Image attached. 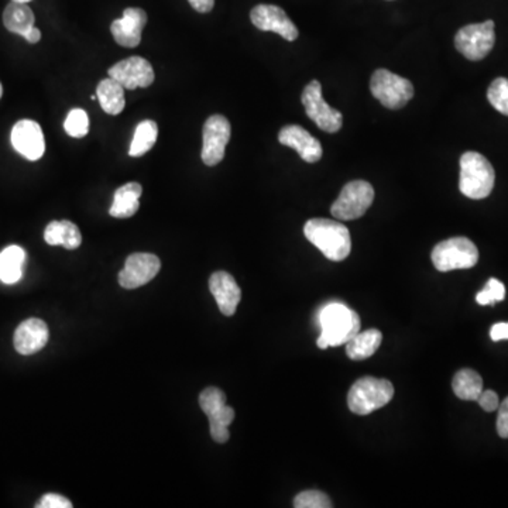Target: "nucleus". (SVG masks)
I'll return each instance as SVG.
<instances>
[{"label": "nucleus", "mask_w": 508, "mask_h": 508, "mask_svg": "<svg viewBox=\"0 0 508 508\" xmlns=\"http://www.w3.org/2000/svg\"><path fill=\"white\" fill-rule=\"evenodd\" d=\"M321 337L317 345L319 349L346 345L360 332V318L356 312L340 302L325 305L319 312Z\"/></svg>", "instance_id": "f257e3e1"}, {"label": "nucleus", "mask_w": 508, "mask_h": 508, "mask_svg": "<svg viewBox=\"0 0 508 508\" xmlns=\"http://www.w3.org/2000/svg\"><path fill=\"white\" fill-rule=\"evenodd\" d=\"M304 235L315 247L321 250L327 259L332 262H342L346 259L352 250L349 229L337 220L315 219L308 220L304 226Z\"/></svg>", "instance_id": "f03ea898"}, {"label": "nucleus", "mask_w": 508, "mask_h": 508, "mask_svg": "<svg viewBox=\"0 0 508 508\" xmlns=\"http://www.w3.org/2000/svg\"><path fill=\"white\" fill-rule=\"evenodd\" d=\"M495 172L489 160L476 152L460 157L459 189L470 199H483L492 194Z\"/></svg>", "instance_id": "7ed1b4c3"}, {"label": "nucleus", "mask_w": 508, "mask_h": 508, "mask_svg": "<svg viewBox=\"0 0 508 508\" xmlns=\"http://www.w3.org/2000/svg\"><path fill=\"white\" fill-rule=\"evenodd\" d=\"M394 387L392 382L375 377H362L350 387L347 407L357 415H369L392 402Z\"/></svg>", "instance_id": "20e7f679"}, {"label": "nucleus", "mask_w": 508, "mask_h": 508, "mask_svg": "<svg viewBox=\"0 0 508 508\" xmlns=\"http://www.w3.org/2000/svg\"><path fill=\"white\" fill-rule=\"evenodd\" d=\"M430 257L438 272L466 270L476 266L479 262V250L467 237H450L438 243Z\"/></svg>", "instance_id": "39448f33"}, {"label": "nucleus", "mask_w": 508, "mask_h": 508, "mask_svg": "<svg viewBox=\"0 0 508 508\" xmlns=\"http://www.w3.org/2000/svg\"><path fill=\"white\" fill-rule=\"evenodd\" d=\"M370 91L383 106L393 110L402 109L414 97L411 82L384 69H377L373 74Z\"/></svg>", "instance_id": "423d86ee"}, {"label": "nucleus", "mask_w": 508, "mask_h": 508, "mask_svg": "<svg viewBox=\"0 0 508 508\" xmlns=\"http://www.w3.org/2000/svg\"><path fill=\"white\" fill-rule=\"evenodd\" d=\"M199 407L209 420L211 437L217 444H225L230 438L229 425L234 422V408L226 405V395L217 387H208L199 394Z\"/></svg>", "instance_id": "0eeeda50"}, {"label": "nucleus", "mask_w": 508, "mask_h": 508, "mask_svg": "<svg viewBox=\"0 0 508 508\" xmlns=\"http://www.w3.org/2000/svg\"><path fill=\"white\" fill-rule=\"evenodd\" d=\"M374 201L372 184L362 180L345 185L337 201L330 208V214L339 220H355L366 214Z\"/></svg>", "instance_id": "6e6552de"}, {"label": "nucleus", "mask_w": 508, "mask_h": 508, "mask_svg": "<svg viewBox=\"0 0 508 508\" xmlns=\"http://www.w3.org/2000/svg\"><path fill=\"white\" fill-rule=\"evenodd\" d=\"M495 42L494 22L469 24L462 27L455 36V46L470 61H480L492 51Z\"/></svg>", "instance_id": "1a4fd4ad"}, {"label": "nucleus", "mask_w": 508, "mask_h": 508, "mask_svg": "<svg viewBox=\"0 0 508 508\" xmlns=\"http://www.w3.org/2000/svg\"><path fill=\"white\" fill-rule=\"evenodd\" d=\"M301 101L308 117L319 129L328 132V134L339 132L340 127L344 125L342 114L325 102L324 97H322L321 82L317 81V79L309 82L302 92Z\"/></svg>", "instance_id": "9d476101"}, {"label": "nucleus", "mask_w": 508, "mask_h": 508, "mask_svg": "<svg viewBox=\"0 0 508 508\" xmlns=\"http://www.w3.org/2000/svg\"><path fill=\"white\" fill-rule=\"evenodd\" d=\"M230 134H232V127L229 120L222 115H214L205 122L204 146L201 152L204 164L214 167L224 160Z\"/></svg>", "instance_id": "9b49d317"}, {"label": "nucleus", "mask_w": 508, "mask_h": 508, "mask_svg": "<svg viewBox=\"0 0 508 508\" xmlns=\"http://www.w3.org/2000/svg\"><path fill=\"white\" fill-rule=\"evenodd\" d=\"M162 269V262L152 253H134L127 257L122 272H119V284L127 290L139 289L152 282Z\"/></svg>", "instance_id": "f8f14e48"}, {"label": "nucleus", "mask_w": 508, "mask_h": 508, "mask_svg": "<svg viewBox=\"0 0 508 508\" xmlns=\"http://www.w3.org/2000/svg\"><path fill=\"white\" fill-rule=\"evenodd\" d=\"M10 140L14 150L30 162L42 159L46 152L44 134L40 125L34 120L24 119L17 122L12 129Z\"/></svg>", "instance_id": "ddd939ff"}, {"label": "nucleus", "mask_w": 508, "mask_h": 508, "mask_svg": "<svg viewBox=\"0 0 508 508\" xmlns=\"http://www.w3.org/2000/svg\"><path fill=\"white\" fill-rule=\"evenodd\" d=\"M252 23L263 32H277L287 42L298 39V29L282 7L274 5H259L250 12Z\"/></svg>", "instance_id": "4468645a"}, {"label": "nucleus", "mask_w": 508, "mask_h": 508, "mask_svg": "<svg viewBox=\"0 0 508 508\" xmlns=\"http://www.w3.org/2000/svg\"><path fill=\"white\" fill-rule=\"evenodd\" d=\"M109 77L119 82L125 89H136L150 87L154 82V69L147 60L129 57L115 64L109 69Z\"/></svg>", "instance_id": "2eb2a0df"}, {"label": "nucleus", "mask_w": 508, "mask_h": 508, "mask_svg": "<svg viewBox=\"0 0 508 508\" xmlns=\"http://www.w3.org/2000/svg\"><path fill=\"white\" fill-rule=\"evenodd\" d=\"M147 24V14L139 7H129L124 16L110 24L115 42L122 47L134 49L142 42V32Z\"/></svg>", "instance_id": "dca6fc26"}, {"label": "nucleus", "mask_w": 508, "mask_h": 508, "mask_svg": "<svg viewBox=\"0 0 508 508\" xmlns=\"http://www.w3.org/2000/svg\"><path fill=\"white\" fill-rule=\"evenodd\" d=\"M279 142L282 146L291 147L300 154L304 162H317L322 159L324 150L321 143L318 142L309 132L298 125H289L282 127L279 134Z\"/></svg>", "instance_id": "f3484780"}, {"label": "nucleus", "mask_w": 508, "mask_h": 508, "mask_svg": "<svg viewBox=\"0 0 508 508\" xmlns=\"http://www.w3.org/2000/svg\"><path fill=\"white\" fill-rule=\"evenodd\" d=\"M49 342V327L46 322L37 318H30L17 327L14 332V349L23 355L30 356L40 352Z\"/></svg>", "instance_id": "a211bd4d"}, {"label": "nucleus", "mask_w": 508, "mask_h": 508, "mask_svg": "<svg viewBox=\"0 0 508 508\" xmlns=\"http://www.w3.org/2000/svg\"><path fill=\"white\" fill-rule=\"evenodd\" d=\"M209 290L217 300L220 312L226 317H232L236 312L242 298L236 280L226 272H214L209 279Z\"/></svg>", "instance_id": "6ab92c4d"}, {"label": "nucleus", "mask_w": 508, "mask_h": 508, "mask_svg": "<svg viewBox=\"0 0 508 508\" xmlns=\"http://www.w3.org/2000/svg\"><path fill=\"white\" fill-rule=\"evenodd\" d=\"M143 194V188L139 182H129L117 188L115 192L114 202L110 207V217L117 219H127L134 217L140 208V197Z\"/></svg>", "instance_id": "aec40b11"}, {"label": "nucleus", "mask_w": 508, "mask_h": 508, "mask_svg": "<svg viewBox=\"0 0 508 508\" xmlns=\"http://www.w3.org/2000/svg\"><path fill=\"white\" fill-rule=\"evenodd\" d=\"M44 240L50 246L75 250L81 246L82 236L79 226L69 220H52L44 230Z\"/></svg>", "instance_id": "412c9836"}, {"label": "nucleus", "mask_w": 508, "mask_h": 508, "mask_svg": "<svg viewBox=\"0 0 508 508\" xmlns=\"http://www.w3.org/2000/svg\"><path fill=\"white\" fill-rule=\"evenodd\" d=\"M97 97L102 109L107 115L116 116V115L124 112L126 106V99H125V88L115 81L114 79H106L99 82L97 88Z\"/></svg>", "instance_id": "4be33fe9"}, {"label": "nucleus", "mask_w": 508, "mask_h": 508, "mask_svg": "<svg viewBox=\"0 0 508 508\" xmlns=\"http://www.w3.org/2000/svg\"><path fill=\"white\" fill-rule=\"evenodd\" d=\"M26 252L20 246H9L0 253V282L16 284L23 277Z\"/></svg>", "instance_id": "5701e85b"}, {"label": "nucleus", "mask_w": 508, "mask_h": 508, "mask_svg": "<svg viewBox=\"0 0 508 508\" xmlns=\"http://www.w3.org/2000/svg\"><path fill=\"white\" fill-rule=\"evenodd\" d=\"M383 335L380 330L369 329L365 332H357L346 344V353L349 359L365 360L373 356L380 345H382Z\"/></svg>", "instance_id": "b1692460"}, {"label": "nucleus", "mask_w": 508, "mask_h": 508, "mask_svg": "<svg viewBox=\"0 0 508 508\" xmlns=\"http://www.w3.org/2000/svg\"><path fill=\"white\" fill-rule=\"evenodd\" d=\"M34 22H36V17L26 4L12 2L5 9L4 24L10 32L24 36L27 30L34 27Z\"/></svg>", "instance_id": "393cba45"}, {"label": "nucleus", "mask_w": 508, "mask_h": 508, "mask_svg": "<svg viewBox=\"0 0 508 508\" xmlns=\"http://www.w3.org/2000/svg\"><path fill=\"white\" fill-rule=\"evenodd\" d=\"M452 389L457 399L477 402L483 392V380L479 373L472 369H462L455 374Z\"/></svg>", "instance_id": "a878e982"}, {"label": "nucleus", "mask_w": 508, "mask_h": 508, "mask_svg": "<svg viewBox=\"0 0 508 508\" xmlns=\"http://www.w3.org/2000/svg\"><path fill=\"white\" fill-rule=\"evenodd\" d=\"M157 137H159V126L154 120H144L137 125L134 140L130 144L129 156H144L156 144Z\"/></svg>", "instance_id": "bb28decb"}, {"label": "nucleus", "mask_w": 508, "mask_h": 508, "mask_svg": "<svg viewBox=\"0 0 508 508\" xmlns=\"http://www.w3.org/2000/svg\"><path fill=\"white\" fill-rule=\"evenodd\" d=\"M64 129L69 136L74 139H81L89 132V117L84 109H72L65 119Z\"/></svg>", "instance_id": "cd10ccee"}, {"label": "nucleus", "mask_w": 508, "mask_h": 508, "mask_svg": "<svg viewBox=\"0 0 508 508\" xmlns=\"http://www.w3.org/2000/svg\"><path fill=\"white\" fill-rule=\"evenodd\" d=\"M487 99L495 110L508 116V79H494L487 91Z\"/></svg>", "instance_id": "c85d7f7f"}, {"label": "nucleus", "mask_w": 508, "mask_h": 508, "mask_svg": "<svg viewBox=\"0 0 508 508\" xmlns=\"http://www.w3.org/2000/svg\"><path fill=\"white\" fill-rule=\"evenodd\" d=\"M295 508H330L334 507L329 497L319 490H307L300 493L294 499Z\"/></svg>", "instance_id": "c756f323"}, {"label": "nucleus", "mask_w": 508, "mask_h": 508, "mask_svg": "<svg viewBox=\"0 0 508 508\" xmlns=\"http://www.w3.org/2000/svg\"><path fill=\"white\" fill-rule=\"evenodd\" d=\"M504 297V284L499 280L490 279L485 289L476 295V301L479 305H494L495 302L503 301Z\"/></svg>", "instance_id": "7c9ffc66"}, {"label": "nucleus", "mask_w": 508, "mask_h": 508, "mask_svg": "<svg viewBox=\"0 0 508 508\" xmlns=\"http://www.w3.org/2000/svg\"><path fill=\"white\" fill-rule=\"evenodd\" d=\"M37 508H71L72 504L69 499H65L62 495L49 493L44 495L36 504Z\"/></svg>", "instance_id": "2f4dec72"}, {"label": "nucleus", "mask_w": 508, "mask_h": 508, "mask_svg": "<svg viewBox=\"0 0 508 508\" xmlns=\"http://www.w3.org/2000/svg\"><path fill=\"white\" fill-rule=\"evenodd\" d=\"M480 407L487 412H493L499 408L500 400L497 393L493 392V390H483L482 394L479 395L477 399Z\"/></svg>", "instance_id": "473e14b6"}, {"label": "nucleus", "mask_w": 508, "mask_h": 508, "mask_svg": "<svg viewBox=\"0 0 508 508\" xmlns=\"http://www.w3.org/2000/svg\"><path fill=\"white\" fill-rule=\"evenodd\" d=\"M499 417H497V432L500 437L508 438V397L499 405Z\"/></svg>", "instance_id": "72a5a7b5"}, {"label": "nucleus", "mask_w": 508, "mask_h": 508, "mask_svg": "<svg viewBox=\"0 0 508 508\" xmlns=\"http://www.w3.org/2000/svg\"><path fill=\"white\" fill-rule=\"evenodd\" d=\"M490 337L494 342L508 339V322H499V324L493 325L490 330Z\"/></svg>", "instance_id": "f704fd0d"}, {"label": "nucleus", "mask_w": 508, "mask_h": 508, "mask_svg": "<svg viewBox=\"0 0 508 508\" xmlns=\"http://www.w3.org/2000/svg\"><path fill=\"white\" fill-rule=\"evenodd\" d=\"M199 14H209L215 6V0H188Z\"/></svg>", "instance_id": "c9c22d12"}, {"label": "nucleus", "mask_w": 508, "mask_h": 508, "mask_svg": "<svg viewBox=\"0 0 508 508\" xmlns=\"http://www.w3.org/2000/svg\"><path fill=\"white\" fill-rule=\"evenodd\" d=\"M23 37L30 42V44H36V42H39L40 40H42V32H40L37 27H32V29L27 30V32H24Z\"/></svg>", "instance_id": "e433bc0d"}, {"label": "nucleus", "mask_w": 508, "mask_h": 508, "mask_svg": "<svg viewBox=\"0 0 508 508\" xmlns=\"http://www.w3.org/2000/svg\"><path fill=\"white\" fill-rule=\"evenodd\" d=\"M12 2H17V4H29L32 0H12Z\"/></svg>", "instance_id": "4c0bfd02"}, {"label": "nucleus", "mask_w": 508, "mask_h": 508, "mask_svg": "<svg viewBox=\"0 0 508 508\" xmlns=\"http://www.w3.org/2000/svg\"><path fill=\"white\" fill-rule=\"evenodd\" d=\"M2 95H4V87L0 84V99H2Z\"/></svg>", "instance_id": "58836bf2"}]
</instances>
